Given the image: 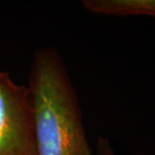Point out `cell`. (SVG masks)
<instances>
[{"mask_svg":"<svg viewBox=\"0 0 155 155\" xmlns=\"http://www.w3.org/2000/svg\"><path fill=\"white\" fill-rule=\"evenodd\" d=\"M28 89L38 155H91L76 91L54 48L35 52Z\"/></svg>","mask_w":155,"mask_h":155,"instance_id":"obj_1","label":"cell"},{"mask_svg":"<svg viewBox=\"0 0 155 155\" xmlns=\"http://www.w3.org/2000/svg\"><path fill=\"white\" fill-rule=\"evenodd\" d=\"M0 155H38L28 86L0 71Z\"/></svg>","mask_w":155,"mask_h":155,"instance_id":"obj_2","label":"cell"},{"mask_svg":"<svg viewBox=\"0 0 155 155\" xmlns=\"http://www.w3.org/2000/svg\"><path fill=\"white\" fill-rule=\"evenodd\" d=\"M81 3L86 11L94 14L155 17V0H83Z\"/></svg>","mask_w":155,"mask_h":155,"instance_id":"obj_3","label":"cell"},{"mask_svg":"<svg viewBox=\"0 0 155 155\" xmlns=\"http://www.w3.org/2000/svg\"><path fill=\"white\" fill-rule=\"evenodd\" d=\"M97 155H114L113 149L106 138L99 137L97 141Z\"/></svg>","mask_w":155,"mask_h":155,"instance_id":"obj_4","label":"cell"}]
</instances>
